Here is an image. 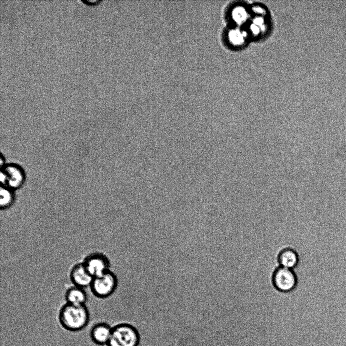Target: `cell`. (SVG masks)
<instances>
[{"label":"cell","mask_w":346,"mask_h":346,"mask_svg":"<svg viewBox=\"0 0 346 346\" xmlns=\"http://www.w3.org/2000/svg\"><path fill=\"white\" fill-rule=\"evenodd\" d=\"M90 313L86 305H73L65 303L60 309L58 319L61 326L70 332L84 329L90 322Z\"/></svg>","instance_id":"obj_1"},{"label":"cell","mask_w":346,"mask_h":346,"mask_svg":"<svg viewBox=\"0 0 346 346\" xmlns=\"http://www.w3.org/2000/svg\"><path fill=\"white\" fill-rule=\"evenodd\" d=\"M139 335L131 325L122 323L112 328L110 339L106 346H138Z\"/></svg>","instance_id":"obj_2"},{"label":"cell","mask_w":346,"mask_h":346,"mask_svg":"<svg viewBox=\"0 0 346 346\" xmlns=\"http://www.w3.org/2000/svg\"><path fill=\"white\" fill-rule=\"evenodd\" d=\"M26 180V174L23 168L16 163H7L1 168V186L6 187L13 190L21 188Z\"/></svg>","instance_id":"obj_3"},{"label":"cell","mask_w":346,"mask_h":346,"mask_svg":"<svg viewBox=\"0 0 346 346\" xmlns=\"http://www.w3.org/2000/svg\"><path fill=\"white\" fill-rule=\"evenodd\" d=\"M118 284L116 274L109 270L93 278L90 286L92 294L96 297L105 299L111 296L116 291Z\"/></svg>","instance_id":"obj_4"},{"label":"cell","mask_w":346,"mask_h":346,"mask_svg":"<svg viewBox=\"0 0 346 346\" xmlns=\"http://www.w3.org/2000/svg\"><path fill=\"white\" fill-rule=\"evenodd\" d=\"M82 262L94 278L110 270V260L101 252H95L88 254Z\"/></svg>","instance_id":"obj_5"},{"label":"cell","mask_w":346,"mask_h":346,"mask_svg":"<svg viewBox=\"0 0 346 346\" xmlns=\"http://www.w3.org/2000/svg\"><path fill=\"white\" fill-rule=\"evenodd\" d=\"M272 281L277 289L286 292L292 290L295 287L297 279L292 270L281 266L274 272Z\"/></svg>","instance_id":"obj_6"},{"label":"cell","mask_w":346,"mask_h":346,"mask_svg":"<svg viewBox=\"0 0 346 346\" xmlns=\"http://www.w3.org/2000/svg\"><path fill=\"white\" fill-rule=\"evenodd\" d=\"M69 277L73 285L84 289L90 287L94 278L82 262L73 266L70 272Z\"/></svg>","instance_id":"obj_7"},{"label":"cell","mask_w":346,"mask_h":346,"mask_svg":"<svg viewBox=\"0 0 346 346\" xmlns=\"http://www.w3.org/2000/svg\"><path fill=\"white\" fill-rule=\"evenodd\" d=\"M112 328L108 324L100 322L95 324L90 329V337L97 345H107L110 337Z\"/></svg>","instance_id":"obj_8"},{"label":"cell","mask_w":346,"mask_h":346,"mask_svg":"<svg viewBox=\"0 0 346 346\" xmlns=\"http://www.w3.org/2000/svg\"><path fill=\"white\" fill-rule=\"evenodd\" d=\"M64 298L66 303L82 305H86L88 295L84 288L73 285L66 291Z\"/></svg>","instance_id":"obj_9"},{"label":"cell","mask_w":346,"mask_h":346,"mask_svg":"<svg viewBox=\"0 0 346 346\" xmlns=\"http://www.w3.org/2000/svg\"><path fill=\"white\" fill-rule=\"evenodd\" d=\"M278 261L281 267L292 270L298 263V256L294 250L285 249L280 252Z\"/></svg>","instance_id":"obj_10"},{"label":"cell","mask_w":346,"mask_h":346,"mask_svg":"<svg viewBox=\"0 0 346 346\" xmlns=\"http://www.w3.org/2000/svg\"><path fill=\"white\" fill-rule=\"evenodd\" d=\"M15 191L6 187L1 186L0 208L5 210L10 208L15 201Z\"/></svg>","instance_id":"obj_11"},{"label":"cell","mask_w":346,"mask_h":346,"mask_svg":"<svg viewBox=\"0 0 346 346\" xmlns=\"http://www.w3.org/2000/svg\"><path fill=\"white\" fill-rule=\"evenodd\" d=\"M7 163H6V160L5 156L3 153H1L0 156V168H2L5 166Z\"/></svg>","instance_id":"obj_12"}]
</instances>
